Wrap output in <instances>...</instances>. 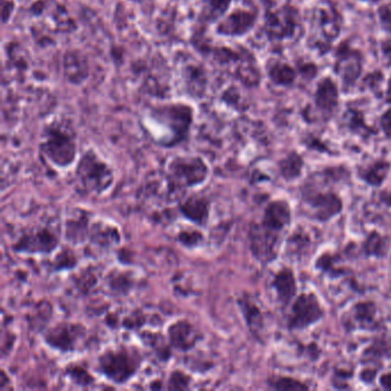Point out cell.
<instances>
[{
	"label": "cell",
	"instance_id": "cell-1",
	"mask_svg": "<svg viewBox=\"0 0 391 391\" xmlns=\"http://www.w3.org/2000/svg\"><path fill=\"white\" fill-rule=\"evenodd\" d=\"M143 362L138 347L122 345L109 347L98 357L96 371L115 385H124L137 375Z\"/></svg>",
	"mask_w": 391,
	"mask_h": 391
},
{
	"label": "cell",
	"instance_id": "cell-2",
	"mask_svg": "<svg viewBox=\"0 0 391 391\" xmlns=\"http://www.w3.org/2000/svg\"><path fill=\"white\" fill-rule=\"evenodd\" d=\"M75 181L83 194L101 196L114 184V171L90 149L79 158L75 169Z\"/></svg>",
	"mask_w": 391,
	"mask_h": 391
},
{
	"label": "cell",
	"instance_id": "cell-3",
	"mask_svg": "<svg viewBox=\"0 0 391 391\" xmlns=\"http://www.w3.org/2000/svg\"><path fill=\"white\" fill-rule=\"evenodd\" d=\"M209 167L199 156H179L168 166L167 179L170 191L188 190L207 181Z\"/></svg>",
	"mask_w": 391,
	"mask_h": 391
},
{
	"label": "cell",
	"instance_id": "cell-4",
	"mask_svg": "<svg viewBox=\"0 0 391 391\" xmlns=\"http://www.w3.org/2000/svg\"><path fill=\"white\" fill-rule=\"evenodd\" d=\"M41 152L59 168L71 167L76 160L77 145L75 137L60 128H47Z\"/></svg>",
	"mask_w": 391,
	"mask_h": 391
},
{
	"label": "cell",
	"instance_id": "cell-5",
	"mask_svg": "<svg viewBox=\"0 0 391 391\" xmlns=\"http://www.w3.org/2000/svg\"><path fill=\"white\" fill-rule=\"evenodd\" d=\"M88 336L84 325L76 323H59L54 327L47 330L44 341L49 347L59 352L68 353L78 350Z\"/></svg>",
	"mask_w": 391,
	"mask_h": 391
},
{
	"label": "cell",
	"instance_id": "cell-6",
	"mask_svg": "<svg viewBox=\"0 0 391 391\" xmlns=\"http://www.w3.org/2000/svg\"><path fill=\"white\" fill-rule=\"evenodd\" d=\"M59 243L60 237L58 234L52 228L43 226L24 232L13 245V249L22 254L50 255L56 251Z\"/></svg>",
	"mask_w": 391,
	"mask_h": 391
},
{
	"label": "cell",
	"instance_id": "cell-7",
	"mask_svg": "<svg viewBox=\"0 0 391 391\" xmlns=\"http://www.w3.org/2000/svg\"><path fill=\"white\" fill-rule=\"evenodd\" d=\"M249 243L253 256L262 264H269L278 257L280 235L265 228L262 223L253 224L249 230Z\"/></svg>",
	"mask_w": 391,
	"mask_h": 391
},
{
	"label": "cell",
	"instance_id": "cell-8",
	"mask_svg": "<svg viewBox=\"0 0 391 391\" xmlns=\"http://www.w3.org/2000/svg\"><path fill=\"white\" fill-rule=\"evenodd\" d=\"M324 315V309L315 294H301L293 304L288 328L290 330H305L320 321Z\"/></svg>",
	"mask_w": 391,
	"mask_h": 391
},
{
	"label": "cell",
	"instance_id": "cell-9",
	"mask_svg": "<svg viewBox=\"0 0 391 391\" xmlns=\"http://www.w3.org/2000/svg\"><path fill=\"white\" fill-rule=\"evenodd\" d=\"M167 335L170 345L181 352L192 350L203 339L201 330L186 319H179L170 325Z\"/></svg>",
	"mask_w": 391,
	"mask_h": 391
},
{
	"label": "cell",
	"instance_id": "cell-10",
	"mask_svg": "<svg viewBox=\"0 0 391 391\" xmlns=\"http://www.w3.org/2000/svg\"><path fill=\"white\" fill-rule=\"evenodd\" d=\"M298 26V11L290 6H283L275 12L266 14V32L270 39H289L294 35Z\"/></svg>",
	"mask_w": 391,
	"mask_h": 391
},
{
	"label": "cell",
	"instance_id": "cell-11",
	"mask_svg": "<svg viewBox=\"0 0 391 391\" xmlns=\"http://www.w3.org/2000/svg\"><path fill=\"white\" fill-rule=\"evenodd\" d=\"M362 56L343 43L336 51L335 71L347 86L355 84L362 73Z\"/></svg>",
	"mask_w": 391,
	"mask_h": 391
},
{
	"label": "cell",
	"instance_id": "cell-12",
	"mask_svg": "<svg viewBox=\"0 0 391 391\" xmlns=\"http://www.w3.org/2000/svg\"><path fill=\"white\" fill-rule=\"evenodd\" d=\"M305 201L313 211L315 218L320 222H327L343 209V202L335 193H317L305 198Z\"/></svg>",
	"mask_w": 391,
	"mask_h": 391
},
{
	"label": "cell",
	"instance_id": "cell-13",
	"mask_svg": "<svg viewBox=\"0 0 391 391\" xmlns=\"http://www.w3.org/2000/svg\"><path fill=\"white\" fill-rule=\"evenodd\" d=\"M210 200L208 199L207 196L196 194L181 202L178 209L187 220L198 226L205 228L210 217Z\"/></svg>",
	"mask_w": 391,
	"mask_h": 391
},
{
	"label": "cell",
	"instance_id": "cell-14",
	"mask_svg": "<svg viewBox=\"0 0 391 391\" xmlns=\"http://www.w3.org/2000/svg\"><path fill=\"white\" fill-rule=\"evenodd\" d=\"M290 222H292V213L288 203L283 200H277V201H272L266 207L262 224L272 231L280 233L290 224Z\"/></svg>",
	"mask_w": 391,
	"mask_h": 391
},
{
	"label": "cell",
	"instance_id": "cell-15",
	"mask_svg": "<svg viewBox=\"0 0 391 391\" xmlns=\"http://www.w3.org/2000/svg\"><path fill=\"white\" fill-rule=\"evenodd\" d=\"M317 18H318L321 32L328 41H333L340 35L342 24L341 16L339 13L336 12V9H334L332 4L326 1L319 6L317 9Z\"/></svg>",
	"mask_w": 391,
	"mask_h": 391
},
{
	"label": "cell",
	"instance_id": "cell-16",
	"mask_svg": "<svg viewBox=\"0 0 391 391\" xmlns=\"http://www.w3.org/2000/svg\"><path fill=\"white\" fill-rule=\"evenodd\" d=\"M90 217L85 211L71 216L64 223V238L73 245L84 243L90 237Z\"/></svg>",
	"mask_w": 391,
	"mask_h": 391
},
{
	"label": "cell",
	"instance_id": "cell-17",
	"mask_svg": "<svg viewBox=\"0 0 391 391\" xmlns=\"http://www.w3.org/2000/svg\"><path fill=\"white\" fill-rule=\"evenodd\" d=\"M339 92L335 83L330 78L321 79L315 91V106L319 111L332 114L337 107Z\"/></svg>",
	"mask_w": 391,
	"mask_h": 391
},
{
	"label": "cell",
	"instance_id": "cell-18",
	"mask_svg": "<svg viewBox=\"0 0 391 391\" xmlns=\"http://www.w3.org/2000/svg\"><path fill=\"white\" fill-rule=\"evenodd\" d=\"M272 287L275 289L278 300L283 303V305L290 303L298 292V283H296L293 270L286 268L278 272L272 281Z\"/></svg>",
	"mask_w": 391,
	"mask_h": 391
},
{
	"label": "cell",
	"instance_id": "cell-19",
	"mask_svg": "<svg viewBox=\"0 0 391 391\" xmlns=\"http://www.w3.org/2000/svg\"><path fill=\"white\" fill-rule=\"evenodd\" d=\"M238 305L241 310L243 319L250 333L258 339L260 336V330H263V315L260 308L257 307L256 304L247 296L238 298Z\"/></svg>",
	"mask_w": 391,
	"mask_h": 391
},
{
	"label": "cell",
	"instance_id": "cell-20",
	"mask_svg": "<svg viewBox=\"0 0 391 391\" xmlns=\"http://www.w3.org/2000/svg\"><path fill=\"white\" fill-rule=\"evenodd\" d=\"M255 24V15L245 11H237L228 18L222 26H219V32L226 35H243L248 31Z\"/></svg>",
	"mask_w": 391,
	"mask_h": 391
},
{
	"label": "cell",
	"instance_id": "cell-21",
	"mask_svg": "<svg viewBox=\"0 0 391 391\" xmlns=\"http://www.w3.org/2000/svg\"><path fill=\"white\" fill-rule=\"evenodd\" d=\"M91 243L99 245L101 248H108L111 245L121 243V234L115 226L96 223L91 225Z\"/></svg>",
	"mask_w": 391,
	"mask_h": 391
},
{
	"label": "cell",
	"instance_id": "cell-22",
	"mask_svg": "<svg viewBox=\"0 0 391 391\" xmlns=\"http://www.w3.org/2000/svg\"><path fill=\"white\" fill-rule=\"evenodd\" d=\"M389 171H390V163L388 161L379 160L374 162L366 169L362 170L360 173V177L368 185L379 187L383 184L385 179L388 177Z\"/></svg>",
	"mask_w": 391,
	"mask_h": 391
},
{
	"label": "cell",
	"instance_id": "cell-23",
	"mask_svg": "<svg viewBox=\"0 0 391 391\" xmlns=\"http://www.w3.org/2000/svg\"><path fill=\"white\" fill-rule=\"evenodd\" d=\"M141 339L145 345L152 347L161 362H168L171 358L173 347L170 345L169 340L164 339L163 335L152 333V332H143L141 334Z\"/></svg>",
	"mask_w": 391,
	"mask_h": 391
},
{
	"label": "cell",
	"instance_id": "cell-24",
	"mask_svg": "<svg viewBox=\"0 0 391 391\" xmlns=\"http://www.w3.org/2000/svg\"><path fill=\"white\" fill-rule=\"evenodd\" d=\"M106 283L111 292L120 295H126L135 287L131 275H128V272L123 271L111 272L106 278Z\"/></svg>",
	"mask_w": 391,
	"mask_h": 391
},
{
	"label": "cell",
	"instance_id": "cell-25",
	"mask_svg": "<svg viewBox=\"0 0 391 391\" xmlns=\"http://www.w3.org/2000/svg\"><path fill=\"white\" fill-rule=\"evenodd\" d=\"M304 161L301 155L295 152L290 153L287 158L279 162L281 177L289 181L298 178L301 176Z\"/></svg>",
	"mask_w": 391,
	"mask_h": 391
},
{
	"label": "cell",
	"instance_id": "cell-26",
	"mask_svg": "<svg viewBox=\"0 0 391 391\" xmlns=\"http://www.w3.org/2000/svg\"><path fill=\"white\" fill-rule=\"evenodd\" d=\"M269 76L278 85H290L296 78V71L290 66L275 62L269 67Z\"/></svg>",
	"mask_w": 391,
	"mask_h": 391
},
{
	"label": "cell",
	"instance_id": "cell-27",
	"mask_svg": "<svg viewBox=\"0 0 391 391\" xmlns=\"http://www.w3.org/2000/svg\"><path fill=\"white\" fill-rule=\"evenodd\" d=\"M388 248L389 245L387 239L375 231L368 235L365 243H364V253L366 256L377 257V258L385 257L388 253Z\"/></svg>",
	"mask_w": 391,
	"mask_h": 391
},
{
	"label": "cell",
	"instance_id": "cell-28",
	"mask_svg": "<svg viewBox=\"0 0 391 391\" xmlns=\"http://www.w3.org/2000/svg\"><path fill=\"white\" fill-rule=\"evenodd\" d=\"M353 315L362 328L372 330L377 315V305L373 302H360L353 307Z\"/></svg>",
	"mask_w": 391,
	"mask_h": 391
},
{
	"label": "cell",
	"instance_id": "cell-29",
	"mask_svg": "<svg viewBox=\"0 0 391 391\" xmlns=\"http://www.w3.org/2000/svg\"><path fill=\"white\" fill-rule=\"evenodd\" d=\"M78 263L75 251L71 250L69 247H64L61 251H59L58 254L54 257V260L51 262V271H69L73 270Z\"/></svg>",
	"mask_w": 391,
	"mask_h": 391
},
{
	"label": "cell",
	"instance_id": "cell-30",
	"mask_svg": "<svg viewBox=\"0 0 391 391\" xmlns=\"http://www.w3.org/2000/svg\"><path fill=\"white\" fill-rule=\"evenodd\" d=\"M268 385L272 389L280 391H304L309 390V385L300 380L287 377H272L268 380Z\"/></svg>",
	"mask_w": 391,
	"mask_h": 391
},
{
	"label": "cell",
	"instance_id": "cell-31",
	"mask_svg": "<svg viewBox=\"0 0 391 391\" xmlns=\"http://www.w3.org/2000/svg\"><path fill=\"white\" fill-rule=\"evenodd\" d=\"M64 374H66V377H69L71 382L81 385V387H88L96 382L93 375L86 371L83 366L75 365V364L68 365L64 370Z\"/></svg>",
	"mask_w": 391,
	"mask_h": 391
},
{
	"label": "cell",
	"instance_id": "cell-32",
	"mask_svg": "<svg viewBox=\"0 0 391 391\" xmlns=\"http://www.w3.org/2000/svg\"><path fill=\"white\" fill-rule=\"evenodd\" d=\"M177 240L185 248L193 249L198 248L199 245H201L205 237L198 230H185V231L179 232Z\"/></svg>",
	"mask_w": 391,
	"mask_h": 391
},
{
	"label": "cell",
	"instance_id": "cell-33",
	"mask_svg": "<svg viewBox=\"0 0 391 391\" xmlns=\"http://www.w3.org/2000/svg\"><path fill=\"white\" fill-rule=\"evenodd\" d=\"M345 120L347 121V124L349 128L352 130V131L356 132H367V133H371V128H368L366 126L365 122H364V116H362V113H360L358 111H355V109H349L345 114Z\"/></svg>",
	"mask_w": 391,
	"mask_h": 391
},
{
	"label": "cell",
	"instance_id": "cell-34",
	"mask_svg": "<svg viewBox=\"0 0 391 391\" xmlns=\"http://www.w3.org/2000/svg\"><path fill=\"white\" fill-rule=\"evenodd\" d=\"M191 377L184 372L173 371L168 379L167 389L169 390H186L190 389Z\"/></svg>",
	"mask_w": 391,
	"mask_h": 391
},
{
	"label": "cell",
	"instance_id": "cell-35",
	"mask_svg": "<svg viewBox=\"0 0 391 391\" xmlns=\"http://www.w3.org/2000/svg\"><path fill=\"white\" fill-rule=\"evenodd\" d=\"M335 257L330 256V254H324L319 257V260L315 263V268H318L321 271L326 272L333 278L340 277L343 275V270H337L334 268L333 262Z\"/></svg>",
	"mask_w": 391,
	"mask_h": 391
},
{
	"label": "cell",
	"instance_id": "cell-36",
	"mask_svg": "<svg viewBox=\"0 0 391 391\" xmlns=\"http://www.w3.org/2000/svg\"><path fill=\"white\" fill-rule=\"evenodd\" d=\"M76 280H84V283H76L78 292L86 294L91 288H93L98 283V277L96 275V272L84 271L82 275L77 278Z\"/></svg>",
	"mask_w": 391,
	"mask_h": 391
},
{
	"label": "cell",
	"instance_id": "cell-37",
	"mask_svg": "<svg viewBox=\"0 0 391 391\" xmlns=\"http://www.w3.org/2000/svg\"><path fill=\"white\" fill-rule=\"evenodd\" d=\"M123 326L128 330H135V328L141 327L145 325V315L141 311H135L131 315H128L122 323Z\"/></svg>",
	"mask_w": 391,
	"mask_h": 391
},
{
	"label": "cell",
	"instance_id": "cell-38",
	"mask_svg": "<svg viewBox=\"0 0 391 391\" xmlns=\"http://www.w3.org/2000/svg\"><path fill=\"white\" fill-rule=\"evenodd\" d=\"M380 22L383 28L388 31H391V3L385 4L379 9Z\"/></svg>",
	"mask_w": 391,
	"mask_h": 391
},
{
	"label": "cell",
	"instance_id": "cell-39",
	"mask_svg": "<svg viewBox=\"0 0 391 391\" xmlns=\"http://www.w3.org/2000/svg\"><path fill=\"white\" fill-rule=\"evenodd\" d=\"M381 128H382L385 135L391 138V108L385 111L381 117Z\"/></svg>",
	"mask_w": 391,
	"mask_h": 391
},
{
	"label": "cell",
	"instance_id": "cell-40",
	"mask_svg": "<svg viewBox=\"0 0 391 391\" xmlns=\"http://www.w3.org/2000/svg\"><path fill=\"white\" fill-rule=\"evenodd\" d=\"M302 75L308 78H313L315 73H317V68L315 67V64H304L300 68Z\"/></svg>",
	"mask_w": 391,
	"mask_h": 391
},
{
	"label": "cell",
	"instance_id": "cell-41",
	"mask_svg": "<svg viewBox=\"0 0 391 391\" xmlns=\"http://www.w3.org/2000/svg\"><path fill=\"white\" fill-rule=\"evenodd\" d=\"M381 49H382V56H385V64H391V41H382Z\"/></svg>",
	"mask_w": 391,
	"mask_h": 391
},
{
	"label": "cell",
	"instance_id": "cell-42",
	"mask_svg": "<svg viewBox=\"0 0 391 391\" xmlns=\"http://www.w3.org/2000/svg\"><path fill=\"white\" fill-rule=\"evenodd\" d=\"M377 370H365V371L362 372V375H360V377H362V380H364L366 383H370L375 379V377H377Z\"/></svg>",
	"mask_w": 391,
	"mask_h": 391
},
{
	"label": "cell",
	"instance_id": "cell-43",
	"mask_svg": "<svg viewBox=\"0 0 391 391\" xmlns=\"http://www.w3.org/2000/svg\"><path fill=\"white\" fill-rule=\"evenodd\" d=\"M380 385H382V388L385 390H391V372L383 374L380 377Z\"/></svg>",
	"mask_w": 391,
	"mask_h": 391
},
{
	"label": "cell",
	"instance_id": "cell-44",
	"mask_svg": "<svg viewBox=\"0 0 391 391\" xmlns=\"http://www.w3.org/2000/svg\"><path fill=\"white\" fill-rule=\"evenodd\" d=\"M380 199L382 200L385 205H390L391 207V192H383L380 196Z\"/></svg>",
	"mask_w": 391,
	"mask_h": 391
},
{
	"label": "cell",
	"instance_id": "cell-45",
	"mask_svg": "<svg viewBox=\"0 0 391 391\" xmlns=\"http://www.w3.org/2000/svg\"><path fill=\"white\" fill-rule=\"evenodd\" d=\"M387 101H388L389 103H391V79L390 82H389L388 91H387Z\"/></svg>",
	"mask_w": 391,
	"mask_h": 391
}]
</instances>
